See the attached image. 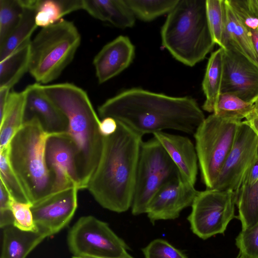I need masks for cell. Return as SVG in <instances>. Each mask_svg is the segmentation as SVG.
I'll return each mask as SVG.
<instances>
[{
    "mask_svg": "<svg viewBox=\"0 0 258 258\" xmlns=\"http://www.w3.org/2000/svg\"><path fill=\"white\" fill-rule=\"evenodd\" d=\"M47 235L40 231H26L14 225L3 228L0 258H26Z\"/></svg>",
    "mask_w": 258,
    "mask_h": 258,
    "instance_id": "22",
    "label": "cell"
},
{
    "mask_svg": "<svg viewBox=\"0 0 258 258\" xmlns=\"http://www.w3.org/2000/svg\"><path fill=\"white\" fill-rule=\"evenodd\" d=\"M179 175L175 165L155 137L143 141L131 206L132 214L136 216L146 213L149 203L158 190Z\"/></svg>",
    "mask_w": 258,
    "mask_h": 258,
    "instance_id": "8",
    "label": "cell"
},
{
    "mask_svg": "<svg viewBox=\"0 0 258 258\" xmlns=\"http://www.w3.org/2000/svg\"><path fill=\"white\" fill-rule=\"evenodd\" d=\"M234 12L249 31L258 29V17L250 11L246 0H228Z\"/></svg>",
    "mask_w": 258,
    "mask_h": 258,
    "instance_id": "36",
    "label": "cell"
},
{
    "mask_svg": "<svg viewBox=\"0 0 258 258\" xmlns=\"http://www.w3.org/2000/svg\"><path fill=\"white\" fill-rule=\"evenodd\" d=\"M67 242L73 256L121 258L130 255L125 242L107 223L93 216L78 220L68 232Z\"/></svg>",
    "mask_w": 258,
    "mask_h": 258,
    "instance_id": "9",
    "label": "cell"
},
{
    "mask_svg": "<svg viewBox=\"0 0 258 258\" xmlns=\"http://www.w3.org/2000/svg\"><path fill=\"white\" fill-rule=\"evenodd\" d=\"M239 258H258V223L241 230L236 238Z\"/></svg>",
    "mask_w": 258,
    "mask_h": 258,
    "instance_id": "33",
    "label": "cell"
},
{
    "mask_svg": "<svg viewBox=\"0 0 258 258\" xmlns=\"http://www.w3.org/2000/svg\"><path fill=\"white\" fill-rule=\"evenodd\" d=\"M235 193L238 219L243 230L258 223V181L252 185L242 184Z\"/></svg>",
    "mask_w": 258,
    "mask_h": 258,
    "instance_id": "27",
    "label": "cell"
},
{
    "mask_svg": "<svg viewBox=\"0 0 258 258\" xmlns=\"http://www.w3.org/2000/svg\"><path fill=\"white\" fill-rule=\"evenodd\" d=\"M240 122L212 113L205 118L193 135L202 180L207 188H213L232 148Z\"/></svg>",
    "mask_w": 258,
    "mask_h": 258,
    "instance_id": "7",
    "label": "cell"
},
{
    "mask_svg": "<svg viewBox=\"0 0 258 258\" xmlns=\"http://www.w3.org/2000/svg\"><path fill=\"white\" fill-rule=\"evenodd\" d=\"M224 0H206L209 27L214 43L222 47L224 28Z\"/></svg>",
    "mask_w": 258,
    "mask_h": 258,
    "instance_id": "32",
    "label": "cell"
},
{
    "mask_svg": "<svg viewBox=\"0 0 258 258\" xmlns=\"http://www.w3.org/2000/svg\"><path fill=\"white\" fill-rule=\"evenodd\" d=\"M235 191L206 188L199 191L187 217L192 232L203 239L223 234L235 217Z\"/></svg>",
    "mask_w": 258,
    "mask_h": 258,
    "instance_id": "10",
    "label": "cell"
},
{
    "mask_svg": "<svg viewBox=\"0 0 258 258\" xmlns=\"http://www.w3.org/2000/svg\"><path fill=\"white\" fill-rule=\"evenodd\" d=\"M0 156L1 182L5 185L13 199L20 202L31 203L21 181L10 165L8 146L0 149Z\"/></svg>",
    "mask_w": 258,
    "mask_h": 258,
    "instance_id": "30",
    "label": "cell"
},
{
    "mask_svg": "<svg viewBox=\"0 0 258 258\" xmlns=\"http://www.w3.org/2000/svg\"><path fill=\"white\" fill-rule=\"evenodd\" d=\"M136 17L150 22L169 13L179 0H125Z\"/></svg>",
    "mask_w": 258,
    "mask_h": 258,
    "instance_id": "29",
    "label": "cell"
},
{
    "mask_svg": "<svg viewBox=\"0 0 258 258\" xmlns=\"http://www.w3.org/2000/svg\"><path fill=\"white\" fill-rule=\"evenodd\" d=\"M250 36L253 44V46L258 57V29L254 30H250Z\"/></svg>",
    "mask_w": 258,
    "mask_h": 258,
    "instance_id": "42",
    "label": "cell"
},
{
    "mask_svg": "<svg viewBox=\"0 0 258 258\" xmlns=\"http://www.w3.org/2000/svg\"><path fill=\"white\" fill-rule=\"evenodd\" d=\"M224 28L221 48L236 50L258 66V57L249 31L234 12L228 0H224Z\"/></svg>",
    "mask_w": 258,
    "mask_h": 258,
    "instance_id": "19",
    "label": "cell"
},
{
    "mask_svg": "<svg viewBox=\"0 0 258 258\" xmlns=\"http://www.w3.org/2000/svg\"><path fill=\"white\" fill-rule=\"evenodd\" d=\"M83 9V0H39L36 24L42 28L54 24L65 15Z\"/></svg>",
    "mask_w": 258,
    "mask_h": 258,
    "instance_id": "25",
    "label": "cell"
},
{
    "mask_svg": "<svg viewBox=\"0 0 258 258\" xmlns=\"http://www.w3.org/2000/svg\"><path fill=\"white\" fill-rule=\"evenodd\" d=\"M257 158L258 138L251 128L242 121L213 188L237 191Z\"/></svg>",
    "mask_w": 258,
    "mask_h": 258,
    "instance_id": "11",
    "label": "cell"
},
{
    "mask_svg": "<svg viewBox=\"0 0 258 258\" xmlns=\"http://www.w3.org/2000/svg\"><path fill=\"white\" fill-rule=\"evenodd\" d=\"M142 250L145 258H187L168 241L160 238L150 242Z\"/></svg>",
    "mask_w": 258,
    "mask_h": 258,
    "instance_id": "35",
    "label": "cell"
},
{
    "mask_svg": "<svg viewBox=\"0 0 258 258\" xmlns=\"http://www.w3.org/2000/svg\"><path fill=\"white\" fill-rule=\"evenodd\" d=\"M45 95L66 115L68 134L76 149V163L80 189H86L102 153L103 137L101 120L85 91L70 83L41 85Z\"/></svg>",
    "mask_w": 258,
    "mask_h": 258,
    "instance_id": "3",
    "label": "cell"
},
{
    "mask_svg": "<svg viewBox=\"0 0 258 258\" xmlns=\"http://www.w3.org/2000/svg\"><path fill=\"white\" fill-rule=\"evenodd\" d=\"M223 55L224 49L221 47L211 53L202 82V89L206 97L202 108L210 113H214L221 94Z\"/></svg>",
    "mask_w": 258,
    "mask_h": 258,
    "instance_id": "24",
    "label": "cell"
},
{
    "mask_svg": "<svg viewBox=\"0 0 258 258\" xmlns=\"http://www.w3.org/2000/svg\"><path fill=\"white\" fill-rule=\"evenodd\" d=\"M10 89L6 87L0 88V117L5 111L9 96Z\"/></svg>",
    "mask_w": 258,
    "mask_h": 258,
    "instance_id": "41",
    "label": "cell"
},
{
    "mask_svg": "<svg viewBox=\"0 0 258 258\" xmlns=\"http://www.w3.org/2000/svg\"><path fill=\"white\" fill-rule=\"evenodd\" d=\"M199 191L180 174L162 186L148 206L146 213L151 223L177 218L181 212L191 206Z\"/></svg>",
    "mask_w": 258,
    "mask_h": 258,
    "instance_id": "15",
    "label": "cell"
},
{
    "mask_svg": "<svg viewBox=\"0 0 258 258\" xmlns=\"http://www.w3.org/2000/svg\"><path fill=\"white\" fill-rule=\"evenodd\" d=\"M162 45L182 63L193 67L213 49L206 0H179L161 29Z\"/></svg>",
    "mask_w": 258,
    "mask_h": 258,
    "instance_id": "4",
    "label": "cell"
},
{
    "mask_svg": "<svg viewBox=\"0 0 258 258\" xmlns=\"http://www.w3.org/2000/svg\"><path fill=\"white\" fill-rule=\"evenodd\" d=\"M243 121L251 128L258 138V111L254 108Z\"/></svg>",
    "mask_w": 258,
    "mask_h": 258,
    "instance_id": "40",
    "label": "cell"
},
{
    "mask_svg": "<svg viewBox=\"0 0 258 258\" xmlns=\"http://www.w3.org/2000/svg\"><path fill=\"white\" fill-rule=\"evenodd\" d=\"M12 197L5 185L0 183V226L4 227L14 223L11 204Z\"/></svg>",
    "mask_w": 258,
    "mask_h": 258,
    "instance_id": "37",
    "label": "cell"
},
{
    "mask_svg": "<svg viewBox=\"0 0 258 258\" xmlns=\"http://www.w3.org/2000/svg\"><path fill=\"white\" fill-rule=\"evenodd\" d=\"M237 258H239V257H237Z\"/></svg>",
    "mask_w": 258,
    "mask_h": 258,
    "instance_id": "45",
    "label": "cell"
},
{
    "mask_svg": "<svg viewBox=\"0 0 258 258\" xmlns=\"http://www.w3.org/2000/svg\"><path fill=\"white\" fill-rule=\"evenodd\" d=\"M45 156L52 180V194L73 187L80 189L75 146L68 133L49 135L46 142Z\"/></svg>",
    "mask_w": 258,
    "mask_h": 258,
    "instance_id": "12",
    "label": "cell"
},
{
    "mask_svg": "<svg viewBox=\"0 0 258 258\" xmlns=\"http://www.w3.org/2000/svg\"><path fill=\"white\" fill-rule=\"evenodd\" d=\"M223 93L253 103L258 100V66L236 50L224 49Z\"/></svg>",
    "mask_w": 258,
    "mask_h": 258,
    "instance_id": "14",
    "label": "cell"
},
{
    "mask_svg": "<svg viewBox=\"0 0 258 258\" xmlns=\"http://www.w3.org/2000/svg\"><path fill=\"white\" fill-rule=\"evenodd\" d=\"M258 181V158L247 174L242 183L252 185Z\"/></svg>",
    "mask_w": 258,
    "mask_h": 258,
    "instance_id": "39",
    "label": "cell"
},
{
    "mask_svg": "<svg viewBox=\"0 0 258 258\" xmlns=\"http://www.w3.org/2000/svg\"><path fill=\"white\" fill-rule=\"evenodd\" d=\"M49 135L36 116L25 119L8 146L11 167L33 204L52 194V180L45 161V145Z\"/></svg>",
    "mask_w": 258,
    "mask_h": 258,
    "instance_id": "5",
    "label": "cell"
},
{
    "mask_svg": "<svg viewBox=\"0 0 258 258\" xmlns=\"http://www.w3.org/2000/svg\"><path fill=\"white\" fill-rule=\"evenodd\" d=\"M72 258H103V257H75V256H73ZM121 258H134V257H133L132 256H131L130 254L128 255V256H125V257H121Z\"/></svg>",
    "mask_w": 258,
    "mask_h": 258,
    "instance_id": "43",
    "label": "cell"
},
{
    "mask_svg": "<svg viewBox=\"0 0 258 258\" xmlns=\"http://www.w3.org/2000/svg\"><path fill=\"white\" fill-rule=\"evenodd\" d=\"M24 91L26 96L25 119L34 116L37 117L49 135L68 133L67 118L45 95L40 84L28 85Z\"/></svg>",
    "mask_w": 258,
    "mask_h": 258,
    "instance_id": "16",
    "label": "cell"
},
{
    "mask_svg": "<svg viewBox=\"0 0 258 258\" xmlns=\"http://www.w3.org/2000/svg\"><path fill=\"white\" fill-rule=\"evenodd\" d=\"M81 39L69 21L62 19L42 28L30 43L28 72L39 84L56 79L72 61Z\"/></svg>",
    "mask_w": 258,
    "mask_h": 258,
    "instance_id": "6",
    "label": "cell"
},
{
    "mask_svg": "<svg viewBox=\"0 0 258 258\" xmlns=\"http://www.w3.org/2000/svg\"><path fill=\"white\" fill-rule=\"evenodd\" d=\"M155 137L162 145L177 167L180 175L190 183L195 185L199 161L195 145L184 136L159 132Z\"/></svg>",
    "mask_w": 258,
    "mask_h": 258,
    "instance_id": "18",
    "label": "cell"
},
{
    "mask_svg": "<svg viewBox=\"0 0 258 258\" xmlns=\"http://www.w3.org/2000/svg\"><path fill=\"white\" fill-rule=\"evenodd\" d=\"M30 43L16 50L1 61L0 88L11 89L28 71Z\"/></svg>",
    "mask_w": 258,
    "mask_h": 258,
    "instance_id": "26",
    "label": "cell"
},
{
    "mask_svg": "<svg viewBox=\"0 0 258 258\" xmlns=\"http://www.w3.org/2000/svg\"><path fill=\"white\" fill-rule=\"evenodd\" d=\"M117 121L112 117H107L100 121L99 130L103 137H108L113 134L117 130Z\"/></svg>",
    "mask_w": 258,
    "mask_h": 258,
    "instance_id": "38",
    "label": "cell"
},
{
    "mask_svg": "<svg viewBox=\"0 0 258 258\" xmlns=\"http://www.w3.org/2000/svg\"><path fill=\"white\" fill-rule=\"evenodd\" d=\"M26 96L22 92H10L5 111L0 117V149L7 147L25 121Z\"/></svg>",
    "mask_w": 258,
    "mask_h": 258,
    "instance_id": "23",
    "label": "cell"
},
{
    "mask_svg": "<svg viewBox=\"0 0 258 258\" xmlns=\"http://www.w3.org/2000/svg\"><path fill=\"white\" fill-rule=\"evenodd\" d=\"M102 118L112 117L139 135L172 130L194 135L205 119L197 101L140 88L125 90L98 108Z\"/></svg>",
    "mask_w": 258,
    "mask_h": 258,
    "instance_id": "1",
    "label": "cell"
},
{
    "mask_svg": "<svg viewBox=\"0 0 258 258\" xmlns=\"http://www.w3.org/2000/svg\"><path fill=\"white\" fill-rule=\"evenodd\" d=\"M79 190L76 187L69 188L32 204L31 210L38 231L49 237L68 225L78 207Z\"/></svg>",
    "mask_w": 258,
    "mask_h": 258,
    "instance_id": "13",
    "label": "cell"
},
{
    "mask_svg": "<svg viewBox=\"0 0 258 258\" xmlns=\"http://www.w3.org/2000/svg\"><path fill=\"white\" fill-rule=\"evenodd\" d=\"M32 204L12 200L11 208L14 216V225L26 231H39L31 210Z\"/></svg>",
    "mask_w": 258,
    "mask_h": 258,
    "instance_id": "34",
    "label": "cell"
},
{
    "mask_svg": "<svg viewBox=\"0 0 258 258\" xmlns=\"http://www.w3.org/2000/svg\"><path fill=\"white\" fill-rule=\"evenodd\" d=\"M254 108V103L231 94L223 93L219 97L213 113L224 119L241 121Z\"/></svg>",
    "mask_w": 258,
    "mask_h": 258,
    "instance_id": "28",
    "label": "cell"
},
{
    "mask_svg": "<svg viewBox=\"0 0 258 258\" xmlns=\"http://www.w3.org/2000/svg\"><path fill=\"white\" fill-rule=\"evenodd\" d=\"M255 109L258 111V100L254 103Z\"/></svg>",
    "mask_w": 258,
    "mask_h": 258,
    "instance_id": "44",
    "label": "cell"
},
{
    "mask_svg": "<svg viewBox=\"0 0 258 258\" xmlns=\"http://www.w3.org/2000/svg\"><path fill=\"white\" fill-rule=\"evenodd\" d=\"M135 54V46L127 36H119L104 45L93 62L99 83L108 81L126 69Z\"/></svg>",
    "mask_w": 258,
    "mask_h": 258,
    "instance_id": "17",
    "label": "cell"
},
{
    "mask_svg": "<svg viewBox=\"0 0 258 258\" xmlns=\"http://www.w3.org/2000/svg\"><path fill=\"white\" fill-rule=\"evenodd\" d=\"M117 123L113 134L103 137L100 160L86 189L103 208L122 213L132 206L143 136Z\"/></svg>",
    "mask_w": 258,
    "mask_h": 258,
    "instance_id": "2",
    "label": "cell"
},
{
    "mask_svg": "<svg viewBox=\"0 0 258 258\" xmlns=\"http://www.w3.org/2000/svg\"><path fill=\"white\" fill-rule=\"evenodd\" d=\"M23 10L22 0H0V45L17 26Z\"/></svg>",
    "mask_w": 258,
    "mask_h": 258,
    "instance_id": "31",
    "label": "cell"
},
{
    "mask_svg": "<svg viewBox=\"0 0 258 258\" xmlns=\"http://www.w3.org/2000/svg\"><path fill=\"white\" fill-rule=\"evenodd\" d=\"M38 1L22 0L23 10L19 22L8 37L0 45L1 61L30 43L31 36L37 27L35 16Z\"/></svg>",
    "mask_w": 258,
    "mask_h": 258,
    "instance_id": "21",
    "label": "cell"
},
{
    "mask_svg": "<svg viewBox=\"0 0 258 258\" xmlns=\"http://www.w3.org/2000/svg\"><path fill=\"white\" fill-rule=\"evenodd\" d=\"M83 10L99 20L116 27H132L136 17L125 0H83Z\"/></svg>",
    "mask_w": 258,
    "mask_h": 258,
    "instance_id": "20",
    "label": "cell"
}]
</instances>
